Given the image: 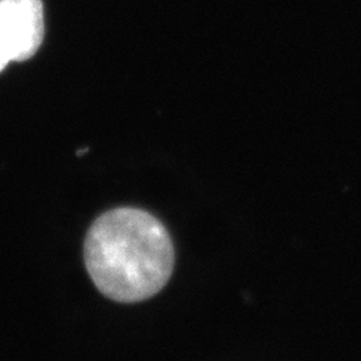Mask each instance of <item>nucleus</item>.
<instances>
[{"label": "nucleus", "instance_id": "nucleus-3", "mask_svg": "<svg viewBox=\"0 0 361 361\" xmlns=\"http://www.w3.org/2000/svg\"><path fill=\"white\" fill-rule=\"evenodd\" d=\"M11 61H10V56L4 50L1 42H0V73L6 68V66L8 65Z\"/></svg>", "mask_w": 361, "mask_h": 361}, {"label": "nucleus", "instance_id": "nucleus-2", "mask_svg": "<svg viewBox=\"0 0 361 361\" xmlns=\"http://www.w3.org/2000/svg\"><path fill=\"white\" fill-rule=\"evenodd\" d=\"M42 0H0V42L11 62L32 58L43 42Z\"/></svg>", "mask_w": 361, "mask_h": 361}, {"label": "nucleus", "instance_id": "nucleus-1", "mask_svg": "<svg viewBox=\"0 0 361 361\" xmlns=\"http://www.w3.org/2000/svg\"><path fill=\"white\" fill-rule=\"evenodd\" d=\"M85 265L98 290L118 302H138L168 284L174 247L166 228L142 209L118 207L91 225Z\"/></svg>", "mask_w": 361, "mask_h": 361}]
</instances>
